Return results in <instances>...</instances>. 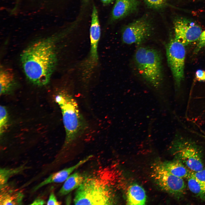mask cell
Returning <instances> with one entry per match:
<instances>
[{
  "label": "cell",
  "instance_id": "cell-2",
  "mask_svg": "<svg viewBox=\"0 0 205 205\" xmlns=\"http://www.w3.org/2000/svg\"><path fill=\"white\" fill-rule=\"evenodd\" d=\"M55 100L61 110L65 132L64 146L72 144L82 134L85 123L73 96L68 91H62L56 96Z\"/></svg>",
  "mask_w": 205,
  "mask_h": 205
},
{
  "label": "cell",
  "instance_id": "cell-23",
  "mask_svg": "<svg viewBox=\"0 0 205 205\" xmlns=\"http://www.w3.org/2000/svg\"><path fill=\"white\" fill-rule=\"evenodd\" d=\"M61 203L58 202L54 193L52 192L49 196V198L47 202V205H60Z\"/></svg>",
  "mask_w": 205,
  "mask_h": 205
},
{
  "label": "cell",
  "instance_id": "cell-20",
  "mask_svg": "<svg viewBox=\"0 0 205 205\" xmlns=\"http://www.w3.org/2000/svg\"><path fill=\"white\" fill-rule=\"evenodd\" d=\"M150 8L158 10L162 9L166 5L168 0H143Z\"/></svg>",
  "mask_w": 205,
  "mask_h": 205
},
{
  "label": "cell",
  "instance_id": "cell-13",
  "mask_svg": "<svg viewBox=\"0 0 205 205\" xmlns=\"http://www.w3.org/2000/svg\"><path fill=\"white\" fill-rule=\"evenodd\" d=\"M161 164L163 167L170 173L183 179H187L192 171L181 161L176 159Z\"/></svg>",
  "mask_w": 205,
  "mask_h": 205
},
{
  "label": "cell",
  "instance_id": "cell-21",
  "mask_svg": "<svg viewBox=\"0 0 205 205\" xmlns=\"http://www.w3.org/2000/svg\"><path fill=\"white\" fill-rule=\"evenodd\" d=\"M194 50V52L195 54L197 53L203 48L205 46V30L202 32Z\"/></svg>",
  "mask_w": 205,
  "mask_h": 205
},
{
  "label": "cell",
  "instance_id": "cell-19",
  "mask_svg": "<svg viewBox=\"0 0 205 205\" xmlns=\"http://www.w3.org/2000/svg\"><path fill=\"white\" fill-rule=\"evenodd\" d=\"M8 115L5 107L1 105L0 107V133L2 134L6 130L8 126Z\"/></svg>",
  "mask_w": 205,
  "mask_h": 205
},
{
  "label": "cell",
  "instance_id": "cell-1",
  "mask_svg": "<svg viewBox=\"0 0 205 205\" xmlns=\"http://www.w3.org/2000/svg\"><path fill=\"white\" fill-rule=\"evenodd\" d=\"M21 61L24 73L30 81L39 86L47 84L57 61L54 39L48 38L32 43L23 51Z\"/></svg>",
  "mask_w": 205,
  "mask_h": 205
},
{
  "label": "cell",
  "instance_id": "cell-6",
  "mask_svg": "<svg viewBox=\"0 0 205 205\" xmlns=\"http://www.w3.org/2000/svg\"><path fill=\"white\" fill-rule=\"evenodd\" d=\"M151 175L160 188L177 198H182L185 194L186 185L183 179L171 174L161 164L153 167Z\"/></svg>",
  "mask_w": 205,
  "mask_h": 205
},
{
  "label": "cell",
  "instance_id": "cell-14",
  "mask_svg": "<svg viewBox=\"0 0 205 205\" xmlns=\"http://www.w3.org/2000/svg\"><path fill=\"white\" fill-rule=\"evenodd\" d=\"M146 200L145 192L142 187L137 184L129 187L127 193V204L144 205Z\"/></svg>",
  "mask_w": 205,
  "mask_h": 205
},
{
  "label": "cell",
  "instance_id": "cell-3",
  "mask_svg": "<svg viewBox=\"0 0 205 205\" xmlns=\"http://www.w3.org/2000/svg\"><path fill=\"white\" fill-rule=\"evenodd\" d=\"M137 68L141 75L154 90L158 91L163 81L162 58L156 49L139 47L134 54Z\"/></svg>",
  "mask_w": 205,
  "mask_h": 205
},
{
  "label": "cell",
  "instance_id": "cell-5",
  "mask_svg": "<svg viewBox=\"0 0 205 205\" xmlns=\"http://www.w3.org/2000/svg\"><path fill=\"white\" fill-rule=\"evenodd\" d=\"M114 194L107 184L96 178H85L75 193L76 205H111L114 203Z\"/></svg>",
  "mask_w": 205,
  "mask_h": 205
},
{
  "label": "cell",
  "instance_id": "cell-27",
  "mask_svg": "<svg viewBox=\"0 0 205 205\" xmlns=\"http://www.w3.org/2000/svg\"></svg>",
  "mask_w": 205,
  "mask_h": 205
},
{
  "label": "cell",
  "instance_id": "cell-18",
  "mask_svg": "<svg viewBox=\"0 0 205 205\" xmlns=\"http://www.w3.org/2000/svg\"><path fill=\"white\" fill-rule=\"evenodd\" d=\"M25 167L23 165L15 168H1L0 170V188L7 184L8 179L12 176L23 171Z\"/></svg>",
  "mask_w": 205,
  "mask_h": 205
},
{
  "label": "cell",
  "instance_id": "cell-7",
  "mask_svg": "<svg viewBox=\"0 0 205 205\" xmlns=\"http://www.w3.org/2000/svg\"><path fill=\"white\" fill-rule=\"evenodd\" d=\"M167 62L174 79L179 88L184 78L186 52L184 46L175 39L171 40L166 48Z\"/></svg>",
  "mask_w": 205,
  "mask_h": 205
},
{
  "label": "cell",
  "instance_id": "cell-12",
  "mask_svg": "<svg viewBox=\"0 0 205 205\" xmlns=\"http://www.w3.org/2000/svg\"><path fill=\"white\" fill-rule=\"evenodd\" d=\"M0 204L20 205L22 204L23 194L6 184L0 188Z\"/></svg>",
  "mask_w": 205,
  "mask_h": 205
},
{
  "label": "cell",
  "instance_id": "cell-17",
  "mask_svg": "<svg viewBox=\"0 0 205 205\" xmlns=\"http://www.w3.org/2000/svg\"><path fill=\"white\" fill-rule=\"evenodd\" d=\"M187 179L188 186L190 191L195 196L205 201V184L196 179L192 171Z\"/></svg>",
  "mask_w": 205,
  "mask_h": 205
},
{
  "label": "cell",
  "instance_id": "cell-24",
  "mask_svg": "<svg viewBox=\"0 0 205 205\" xmlns=\"http://www.w3.org/2000/svg\"><path fill=\"white\" fill-rule=\"evenodd\" d=\"M196 79L199 81H205V71L198 69L195 73Z\"/></svg>",
  "mask_w": 205,
  "mask_h": 205
},
{
  "label": "cell",
  "instance_id": "cell-25",
  "mask_svg": "<svg viewBox=\"0 0 205 205\" xmlns=\"http://www.w3.org/2000/svg\"><path fill=\"white\" fill-rule=\"evenodd\" d=\"M45 201L43 199L40 198H37L35 200L31 205H43L45 204Z\"/></svg>",
  "mask_w": 205,
  "mask_h": 205
},
{
  "label": "cell",
  "instance_id": "cell-15",
  "mask_svg": "<svg viewBox=\"0 0 205 205\" xmlns=\"http://www.w3.org/2000/svg\"><path fill=\"white\" fill-rule=\"evenodd\" d=\"M85 178L81 174L77 172L70 175L65 181L58 192V195L61 196H64L77 188L82 183Z\"/></svg>",
  "mask_w": 205,
  "mask_h": 205
},
{
  "label": "cell",
  "instance_id": "cell-16",
  "mask_svg": "<svg viewBox=\"0 0 205 205\" xmlns=\"http://www.w3.org/2000/svg\"><path fill=\"white\" fill-rule=\"evenodd\" d=\"M13 73L9 69L1 68L0 72V95L8 92L12 88L14 82Z\"/></svg>",
  "mask_w": 205,
  "mask_h": 205
},
{
  "label": "cell",
  "instance_id": "cell-8",
  "mask_svg": "<svg viewBox=\"0 0 205 205\" xmlns=\"http://www.w3.org/2000/svg\"><path fill=\"white\" fill-rule=\"evenodd\" d=\"M153 26L146 16L139 18L126 25L122 30V39L128 45L139 44L152 34Z\"/></svg>",
  "mask_w": 205,
  "mask_h": 205
},
{
  "label": "cell",
  "instance_id": "cell-22",
  "mask_svg": "<svg viewBox=\"0 0 205 205\" xmlns=\"http://www.w3.org/2000/svg\"><path fill=\"white\" fill-rule=\"evenodd\" d=\"M196 179L199 182L205 184V167L201 171L192 172Z\"/></svg>",
  "mask_w": 205,
  "mask_h": 205
},
{
  "label": "cell",
  "instance_id": "cell-10",
  "mask_svg": "<svg viewBox=\"0 0 205 205\" xmlns=\"http://www.w3.org/2000/svg\"><path fill=\"white\" fill-rule=\"evenodd\" d=\"M101 36V28L98 12L95 5H93L91 14L90 37L91 44L90 61L91 64H95L98 59L97 47Z\"/></svg>",
  "mask_w": 205,
  "mask_h": 205
},
{
  "label": "cell",
  "instance_id": "cell-4",
  "mask_svg": "<svg viewBox=\"0 0 205 205\" xmlns=\"http://www.w3.org/2000/svg\"><path fill=\"white\" fill-rule=\"evenodd\" d=\"M170 148L175 159L181 161L191 171L197 172L204 168L202 148L192 138L176 132Z\"/></svg>",
  "mask_w": 205,
  "mask_h": 205
},
{
  "label": "cell",
  "instance_id": "cell-26",
  "mask_svg": "<svg viewBox=\"0 0 205 205\" xmlns=\"http://www.w3.org/2000/svg\"><path fill=\"white\" fill-rule=\"evenodd\" d=\"M115 0H100L101 2L104 5H108L112 2Z\"/></svg>",
  "mask_w": 205,
  "mask_h": 205
},
{
  "label": "cell",
  "instance_id": "cell-9",
  "mask_svg": "<svg viewBox=\"0 0 205 205\" xmlns=\"http://www.w3.org/2000/svg\"><path fill=\"white\" fill-rule=\"evenodd\" d=\"M173 24L174 38L184 46L198 40L202 32L198 25L186 18L175 19Z\"/></svg>",
  "mask_w": 205,
  "mask_h": 205
},
{
  "label": "cell",
  "instance_id": "cell-11",
  "mask_svg": "<svg viewBox=\"0 0 205 205\" xmlns=\"http://www.w3.org/2000/svg\"><path fill=\"white\" fill-rule=\"evenodd\" d=\"M139 5L138 0H116L111 12V20H120L134 13Z\"/></svg>",
  "mask_w": 205,
  "mask_h": 205
}]
</instances>
